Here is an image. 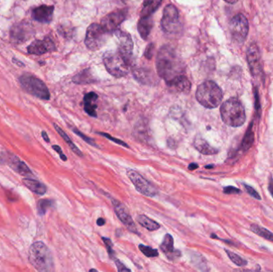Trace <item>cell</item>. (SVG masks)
Listing matches in <instances>:
<instances>
[{"instance_id":"7c38bea8","label":"cell","mask_w":273,"mask_h":272,"mask_svg":"<svg viewBox=\"0 0 273 272\" xmlns=\"http://www.w3.org/2000/svg\"><path fill=\"white\" fill-rule=\"evenodd\" d=\"M127 14L128 11L127 9L117 10L104 17L101 20V25L107 32L111 34L118 30V27L124 22Z\"/></svg>"},{"instance_id":"ab89813d","label":"cell","mask_w":273,"mask_h":272,"mask_svg":"<svg viewBox=\"0 0 273 272\" xmlns=\"http://www.w3.org/2000/svg\"><path fill=\"white\" fill-rule=\"evenodd\" d=\"M115 264L117 266V268L119 272L121 271H131V269L127 268L123 263H121L118 259H115Z\"/></svg>"},{"instance_id":"f1b7e54d","label":"cell","mask_w":273,"mask_h":272,"mask_svg":"<svg viewBox=\"0 0 273 272\" xmlns=\"http://www.w3.org/2000/svg\"><path fill=\"white\" fill-rule=\"evenodd\" d=\"M251 230L255 232L256 234L258 235V236L264 238L266 240L273 242L272 233L269 232V231L267 230V229H264V228L260 227V226L257 224H253L251 226Z\"/></svg>"},{"instance_id":"6da1fadb","label":"cell","mask_w":273,"mask_h":272,"mask_svg":"<svg viewBox=\"0 0 273 272\" xmlns=\"http://www.w3.org/2000/svg\"><path fill=\"white\" fill-rule=\"evenodd\" d=\"M156 66L158 75L165 82L185 72L184 62L177 52L169 46H164L160 49L156 60Z\"/></svg>"},{"instance_id":"5bb4252c","label":"cell","mask_w":273,"mask_h":272,"mask_svg":"<svg viewBox=\"0 0 273 272\" xmlns=\"http://www.w3.org/2000/svg\"><path fill=\"white\" fill-rule=\"evenodd\" d=\"M112 34L117 41L118 51L127 58L134 59L133 58L134 42H133L131 35H129L128 33L124 32L120 30H116Z\"/></svg>"},{"instance_id":"4fadbf2b","label":"cell","mask_w":273,"mask_h":272,"mask_svg":"<svg viewBox=\"0 0 273 272\" xmlns=\"http://www.w3.org/2000/svg\"><path fill=\"white\" fill-rule=\"evenodd\" d=\"M113 206H114V212L116 215L118 216V219L121 220V223L125 225L129 231L131 232H134L135 234L138 233V229L133 220L132 216H131V213L129 212L127 206L118 200H112Z\"/></svg>"},{"instance_id":"603a6c76","label":"cell","mask_w":273,"mask_h":272,"mask_svg":"<svg viewBox=\"0 0 273 272\" xmlns=\"http://www.w3.org/2000/svg\"><path fill=\"white\" fill-rule=\"evenodd\" d=\"M24 185L28 188L31 192H35L38 195H44L47 192V187L44 184L36 180H33L31 178H25L23 180Z\"/></svg>"},{"instance_id":"52a82bcc","label":"cell","mask_w":273,"mask_h":272,"mask_svg":"<svg viewBox=\"0 0 273 272\" xmlns=\"http://www.w3.org/2000/svg\"><path fill=\"white\" fill-rule=\"evenodd\" d=\"M110 33L107 32L102 26L93 24L89 27L86 35L85 44L91 51H95L101 49L108 39Z\"/></svg>"},{"instance_id":"30bf717a","label":"cell","mask_w":273,"mask_h":272,"mask_svg":"<svg viewBox=\"0 0 273 272\" xmlns=\"http://www.w3.org/2000/svg\"><path fill=\"white\" fill-rule=\"evenodd\" d=\"M129 179L133 182L136 189L141 194L146 196L154 197L158 194V190L151 182H148L145 177H143L138 172L129 169L127 171Z\"/></svg>"},{"instance_id":"cb8c5ba5","label":"cell","mask_w":273,"mask_h":272,"mask_svg":"<svg viewBox=\"0 0 273 272\" xmlns=\"http://www.w3.org/2000/svg\"><path fill=\"white\" fill-rule=\"evenodd\" d=\"M11 167L24 176H32V172L29 167L22 161L17 157L11 158Z\"/></svg>"},{"instance_id":"d590c367","label":"cell","mask_w":273,"mask_h":272,"mask_svg":"<svg viewBox=\"0 0 273 272\" xmlns=\"http://www.w3.org/2000/svg\"><path fill=\"white\" fill-rule=\"evenodd\" d=\"M102 240H103L107 251H108L109 256H110L111 259H113L114 257V251L113 250L114 244H113L112 241H111V239L107 237H102Z\"/></svg>"},{"instance_id":"f546056e","label":"cell","mask_w":273,"mask_h":272,"mask_svg":"<svg viewBox=\"0 0 273 272\" xmlns=\"http://www.w3.org/2000/svg\"><path fill=\"white\" fill-rule=\"evenodd\" d=\"M226 252L227 255H228V257H229L230 260H232V262H234L236 265L239 266V267H244V266H246L248 262L246 260H244L241 256H239L238 255L235 254L234 252H230V251L225 250Z\"/></svg>"},{"instance_id":"74e56055","label":"cell","mask_w":273,"mask_h":272,"mask_svg":"<svg viewBox=\"0 0 273 272\" xmlns=\"http://www.w3.org/2000/svg\"><path fill=\"white\" fill-rule=\"evenodd\" d=\"M154 49H155V48H154V45L153 43L150 44L147 47L146 49H145V56L148 59H151V58H152L153 55H154Z\"/></svg>"},{"instance_id":"e575fe53","label":"cell","mask_w":273,"mask_h":272,"mask_svg":"<svg viewBox=\"0 0 273 272\" xmlns=\"http://www.w3.org/2000/svg\"><path fill=\"white\" fill-rule=\"evenodd\" d=\"M98 134L101 135V136L105 137V138L109 139V140L112 141L114 143L118 144V145H121V146H124V147L125 148H130V146H129L125 142H124L123 141L119 140L118 138H114V137L108 134V133H105V132H98Z\"/></svg>"},{"instance_id":"681fc988","label":"cell","mask_w":273,"mask_h":272,"mask_svg":"<svg viewBox=\"0 0 273 272\" xmlns=\"http://www.w3.org/2000/svg\"><path fill=\"white\" fill-rule=\"evenodd\" d=\"M214 167V165H208V166H205L206 169H211V168Z\"/></svg>"},{"instance_id":"4dcf8cb0","label":"cell","mask_w":273,"mask_h":272,"mask_svg":"<svg viewBox=\"0 0 273 272\" xmlns=\"http://www.w3.org/2000/svg\"><path fill=\"white\" fill-rule=\"evenodd\" d=\"M52 205V200H47V199H45V200H40L38 202V205H37L38 214H39L40 216H43V215L45 214L47 209L51 208Z\"/></svg>"},{"instance_id":"5b68a950","label":"cell","mask_w":273,"mask_h":272,"mask_svg":"<svg viewBox=\"0 0 273 272\" xmlns=\"http://www.w3.org/2000/svg\"><path fill=\"white\" fill-rule=\"evenodd\" d=\"M196 98L204 107L214 109L221 104L223 92L216 82L206 81L197 87Z\"/></svg>"},{"instance_id":"ffe728a7","label":"cell","mask_w":273,"mask_h":272,"mask_svg":"<svg viewBox=\"0 0 273 272\" xmlns=\"http://www.w3.org/2000/svg\"><path fill=\"white\" fill-rule=\"evenodd\" d=\"M98 95L94 92L88 93L84 96V110L90 116L97 118V105Z\"/></svg>"},{"instance_id":"f907efd6","label":"cell","mask_w":273,"mask_h":272,"mask_svg":"<svg viewBox=\"0 0 273 272\" xmlns=\"http://www.w3.org/2000/svg\"><path fill=\"white\" fill-rule=\"evenodd\" d=\"M90 271H97V270H95V269H91Z\"/></svg>"},{"instance_id":"484cf974","label":"cell","mask_w":273,"mask_h":272,"mask_svg":"<svg viewBox=\"0 0 273 272\" xmlns=\"http://www.w3.org/2000/svg\"><path fill=\"white\" fill-rule=\"evenodd\" d=\"M54 129H56L57 132H58V134L62 137V138H64V141H65V142L68 144V145H69V147L71 148V150H72L73 152L75 153V154L78 155V156H80V157H82V156H83V153H82V152H81V150H80V149L77 147L76 145H74V142L71 140L70 137L68 136V135H67V133H66V132H64V131L62 130V129H61L59 126H58V125H57V124H54Z\"/></svg>"},{"instance_id":"7bdbcfd3","label":"cell","mask_w":273,"mask_h":272,"mask_svg":"<svg viewBox=\"0 0 273 272\" xmlns=\"http://www.w3.org/2000/svg\"><path fill=\"white\" fill-rule=\"evenodd\" d=\"M42 137H43V138H44V141H45L46 142H47V143H49L50 142L49 137H48V135H47V132H45V131H43Z\"/></svg>"},{"instance_id":"8fae6325","label":"cell","mask_w":273,"mask_h":272,"mask_svg":"<svg viewBox=\"0 0 273 272\" xmlns=\"http://www.w3.org/2000/svg\"><path fill=\"white\" fill-rule=\"evenodd\" d=\"M35 35V29L32 24L28 22H21L13 26L10 33L11 42L15 44H22L30 40Z\"/></svg>"},{"instance_id":"7402d4cb","label":"cell","mask_w":273,"mask_h":272,"mask_svg":"<svg viewBox=\"0 0 273 272\" xmlns=\"http://www.w3.org/2000/svg\"><path fill=\"white\" fill-rule=\"evenodd\" d=\"M153 28V18L150 16L141 17L138 22V30L143 39L146 40Z\"/></svg>"},{"instance_id":"ac0fdd59","label":"cell","mask_w":273,"mask_h":272,"mask_svg":"<svg viewBox=\"0 0 273 272\" xmlns=\"http://www.w3.org/2000/svg\"><path fill=\"white\" fill-rule=\"evenodd\" d=\"M168 87L176 93L188 94L191 89V82L184 75H179L166 82Z\"/></svg>"},{"instance_id":"ba28073f","label":"cell","mask_w":273,"mask_h":272,"mask_svg":"<svg viewBox=\"0 0 273 272\" xmlns=\"http://www.w3.org/2000/svg\"><path fill=\"white\" fill-rule=\"evenodd\" d=\"M230 33L233 40L237 44H243L246 40L249 27L248 19L243 14H238L232 18L229 24Z\"/></svg>"},{"instance_id":"ee69618b","label":"cell","mask_w":273,"mask_h":272,"mask_svg":"<svg viewBox=\"0 0 273 272\" xmlns=\"http://www.w3.org/2000/svg\"><path fill=\"white\" fill-rule=\"evenodd\" d=\"M105 223L106 221L103 218H98V220H97V224H98V226H100V227L103 226V225L105 224Z\"/></svg>"},{"instance_id":"d4e9b609","label":"cell","mask_w":273,"mask_h":272,"mask_svg":"<svg viewBox=\"0 0 273 272\" xmlns=\"http://www.w3.org/2000/svg\"><path fill=\"white\" fill-rule=\"evenodd\" d=\"M162 0H145L143 4L141 17L150 16L153 13L159 8Z\"/></svg>"},{"instance_id":"83f0119b","label":"cell","mask_w":273,"mask_h":272,"mask_svg":"<svg viewBox=\"0 0 273 272\" xmlns=\"http://www.w3.org/2000/svg\"><path fill=\"white\" fill-rule=\"evenodd\" d=\"M73 82L76 84H88L94 82V78L92 74L89 70H85L82 72L79 73L78 75L73 78Z\"/></svg>"},{"instance_id":"8992f818","label":"cell","mask_w":273,"mask_h":272,"mask_svg":"<svg viewBox=\"0 0 273 272\" xmlns=\"http://www.w3.org/2000/svg\"><path fill=\"white\" fill-rule=\"evenodd\" d=\"M19 82L24 90L30 95L42 100H49L51 98L49 89L41 79L31 74H24L19 78Z\"/></svg>"},{"instance_id":"bcb514c9","label":"cell","mask_w":273,"mask_h":272,"mask_svg":"<svg viewBox=\"0 0 273 272\" xmlns=\"http://www.w3.org/2000/svg\"><path fill=\"white\" fill-rule=\"evenodd\" d=\"M268 189H269L270 192L273 196V180L271 182V183L269 184V186H268Z\"/></svg>"},{"instance_id":"816d5d0a","label":"cell","mask_w":273,"mask_h":272,"mask_svg":"<svg viewBox=\"0 0 273 272\" xmlns=\"http://www.w3.org/2000/svg\"><path fill=\"white\" fill-rule=\"evenodd\" d=\"M24 1H27V0H24Z\"/></svg>"},{"instance_id":"c3c4849f","label":"cell","mask_w":273,"mask_h":272,"mask_svg":"<svg viewBox=\"0 0 273 272\" xmlns=\"http://www.w3.org/2000/svg\"><path fill=\"white\" fill-rule=\"evenodd\" d=\"M4 163V159H3V157H1V156H0V165H3V164Z\"/></svg>"},{"instance_id":"60d3db41","label":"cell","mask_w":273,"mask_h":272,"mask_svg":"<svg viewBox=\"0 0 273 272\" xmlns=\"http://www.w3.org/2000/svg\"><path fill=\"white\" fill-rule=\"evenodd\" d=\"M52 148L53 149H54V150L56 151V152H58V155H59L60 158H61V159H62L64 162H67V156L64 154V152H62V149H61V148H60L58 145H53Z\"/></svg>"},{"instance_id":"1f68e13d","label":"cell","mask_w":273,"mask_h":272,"mask_svg":"<svg viewBox=\"0 0 273 272\" xmlns=\"http://www.w3.org/2000/svg\"><path fill=\"white\" fill-rule=\"evenodd\" d=\"M139 249L146 257L153 258L158 256V251L145 245L140 244Z\"/></svg>"},{"instance_id":"e0dca14e","label":"cell","mask_w":273,"mask_h":272,"mask_svg":"<svg viewBox=\"0 0 273 272\" xmlns=\"http://www.w3.org/2000/svg\"><path fill=\"white\" fill-rule=\"evenodd\" d=\"M54 11V8L53 6H39L32 10L31 16L35 21L42 24H49L52 20Z\"/></svg>"},{"instance_id":"7dc6e473","label":"cell","mask_w":273,"mask_h":272,"mask_svg":"<svg viewBox=\"0 0 273 272\" xmlns=\"http://www.w3.org/2000/svg\"><path fill=\"white\" fill-rule=\"evenodd\" d=\"M225 2L228 3L230 4H234L238 1V0H224Z\"/></svg>"},{"instance_id":"d6a6232c","label":"cell","mask_w":273,"mask_h":272,"mask_svg":"<svg viewBox=\"0 0 273 272\" xmlns=\"http://www.w3.org/2000/svg\"><path fill=\"white\" fill-rule=\"evenodd\" d=\"M251 126L250 127L249 130L247 131L246 136L244 137V143H243V147L246 150L249 149L251 144L254 142V132L251 130Z\"/></svg>"},{"instance_id":"9c48e42d","label":"cell","mask_w":273,"mask_h":272,"mask_svg":"<svg viewBox=\"0 0 273 272\" xmlns=\"http://www.w3.org/2000/svg\"><path fill=\"white\" fill-rule=\"evenodd\" d=\"M161 28L168 34H174L181 30V22L178 10L175 6L170 4L165 7L161 21Z\"/></svg>"},{"instance_id":"2e32d148","label":"cell","mask_w":273,"mask_h":272,"mask_svg":"<svg viewBox=\"0 0 273 272\" xmlns=\"http://www.w3.org/2000/svg\"><path fill=\"white\" fill-rule=\"evenodd\" d=\"M56 48L52 39L46 38L43 40H35L31 42V45L27 48V51L31 55H42L46 53L55 51Z\"/></svg>"},{"instance_id":"8d00e7d4","label":"cell","mask_w":273,"mask_h":272,"mask_svg":"<svg viewBox=\"0 0 273 272\" xmlns=\"http://www.w3.org/2000/svg\"><path fill=\"white\" fill-rule=\"evenodd\" d=\"M244 185V188H245V190H246V192H248L250 196H253V197L255 198V199H257V200H261V196H260L258 192H257L255 189H253V188H251V186H249V185Z\"/></svg>"},{"instance_id":"4316f807","label":"cell","mask_w":273,"mask_h":272,"mask_svg":"<svg viewBox=\"0 0 273 272\" xmlns=\"http://www.w3.org/2000/svg\"><path fill=\"white\" fill-rule=\"evenodd\" d=\"M138 222L142 227L146 229L147 230L156 231L160 229V224L157 222L154 221L152 219L147 217L145 215H140L138 216Z\"/></svg>"},{"instance_id":"9a60e30c","label":"cell","mask_w":273,"mask_h":272,"mask_svg":"<svg viewBox=\"0 0 273 272\" xmlns=\"http://www.w3.org/2000/svg\"><path fill=\"white\" fill-rule=\"evenodd\" d=\"M247 58L251 75L254 77L261 76L263 74L261 52L257 44L251 43L247 51Z\"/></svg>"},{"instance_id":"d6986e66","label":"cell","mask_w":273,"mask_h":272,"mask_svg":"<svg viewBox=\"0 0 273 272\" xmlns=\"http://www.w3.org/2000/svg\"><path fill=\"white\" fill-rule=\"evenodd\" d=\"M160 248L170 260H177L181 256V252L174 248V238L170 234L165 235Z\"/></svg>"},{"instance_id":"3957f363","label":"cell","mask_w":273,"mask_h":272,"mask_svg":"<svg viewBox=\"0 0 273 272\" xmlns=\"http://www.w3.org/2000/svg\"><path fill=\"white\" fill-rule=\"evenodd\" d=\"M221 116L224 124L232 127H239L246 120L245 110L241 101L236 98H229L222 104Z\"/></svg>"},{"instance_id":"f35d334b","label":"cell","mask_w":273,"mask_h":272,"mask_svg":"<svg viewBox=\"0 0 273 272\" xmlns=\"http://www.w3.org/2000/svg\"><path fill=\"white\" fill-rule=\"evenodd\" d=\"M224 192L226 194H239L241 193V190L233 186H228V187L224 188Z\"/></svg>"},{"instance_id":"f6af8a7d","label":"cell","mask_w":273,"mask_h":272,"mask_svg":"<svg viewBox=\"0 0 273 272\" xmlns=\"http://www.w3.org/2000/svg\"><path fill=\"white\" fill-rule=\"evenodd\" d=\"M13 62L14 63L18 64V65H19V66H21V67H24L25 65H24V64L23 63V62H19V61L16 60L15 58H13Z\"/></svg>"},{"instance_id":"44dd1931","label":"cell","mask_w":273,"mask_h":272,"mask_svg":"<svg viewBox=\"0 0 273 272\" xmlns=\"http://www.w3.org/2000/svg\"><path fill=\"white\" fill-rule=\"evenodd\" d=\"M194 145L197 150L199 151L204 155L217 154L218 150L215 148L212 147L211 145L204 140L201 136H197L194 139Z\"/></svg>"},{"instance_id":"836d02e7","label":"cell","mask_w":273,"mask_h":272,"mask_svg":"<svg viewBox=\"0 0 273 272\" xmlns=\"http://www.w3.org/2000/svg\"><path fill=\"white\" fill-rule=\"evenodd\" d=\"M72 130L73 132L75 133V134H77L78 137H80V138H81V139L84 141V142H87V143H88L89 145H92V146H94V147H98V145H96V143H95V142L93 140L92 138H89V137L86 136V135L83 134V133H82L81 131L78 130V129H75V128H73Z\"/></svg>"},{"instance_id":"b9f144b4","label":"cell","mask_w":273,"mask_h":272,"mask_svg":"<svg viewBox=\"0 0 273 272\" xmlns=\"http://www.w3.org/2000/svg\"><path fill=\"white\" fill-rule=\"evenodd\" d=\"M198 167H199V166H198V165H197V164L191 163L190 165H188V168L190 170L193 171L195 170V169H198Z\"/></svg>"},{"instance_id":"7a4b0ae2","label":"cell","mask_w":273,"mask_h":272,"mask_svg":"<svg viewBox=\"0 0 273 272\" xmlns=\"http://www.w3.org/2000/svg\"><path fill=\"white\" fill-rule=\"evenodd\" d=\"M103 62L111 75L121 78L128 75L130 69L134 65V59L127 58L117 50L107 51L103 55Z\"/></svg>"},{"instance_id":"277c9868","label":"cell","mask_w":273,"mask_h":272,"mask_svg":"<svg viewBox=\"0 0 273 272\" xmlns=\"http://www.w3.org/2000/svg\"><path fill=\"white\" fill-rule=\"evenodd\" d=\"M30 263L38 271L54 270V261L51 251L43 242H35L29 249Z\"/></svg>"}]
</instances>
